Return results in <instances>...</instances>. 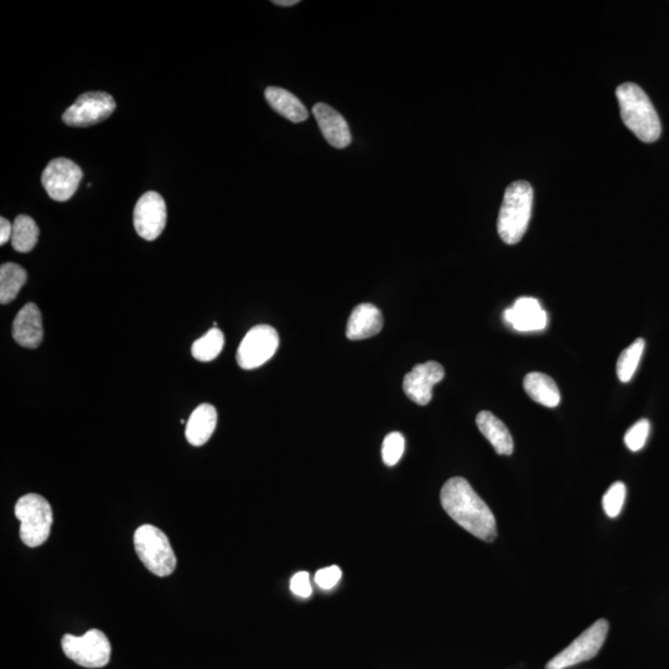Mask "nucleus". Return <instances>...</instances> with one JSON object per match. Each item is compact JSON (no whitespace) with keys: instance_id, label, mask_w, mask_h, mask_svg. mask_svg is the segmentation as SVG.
<instances>
[{"instance_id":"a211bd4d","label":"nucleus","mask_w":669,"mask_h":669,"mask_svg":"<svg viewBox=\"0 0 669 669\" xmlns=\"http://www.w3.org/2000/svg\"><path fill=\"white\" fill-rule=\"evenodd\" d=\"M476 424L481 434L494 446L497 454L511 455L513 453L515 444H513L510 430L502 420L491 412L484 411L477 414Z\"/></svg>"},{"instance_id":"6ab92c4d","label":"nucleus","mask_w":669,"mask_h":669,"mask_svg":"<svg viewBox=\"0 0 669 669\" xmlns=\"http://www.w3.org/2000/svg\"><path fill=\"white\" fill-rule=\"evenodd\" d=\"M266 100L274 111L289 119L290 122L300 123L307 121L309 112L307 107L292 92L280 87H268L266 90Z\"/></svg>"},{"instance_id":"9d476101","label":"nucleus","mask_w":669,"mask_h":669,"mask_svg":"<svg viewBox=\"0 0 669 669\" xmlns=\"http://www.w3.org/2000/svg\"><path fill=\"white\" fill-rule=\"evenodd\" d=\"M81 168L70 159L51 160L43 173V186L51 199L59 202L69 201L75 195L82 180Z\"/></svg>"},{"instance_id":"0eeeda50","label":"nucleus","mask_w":669,"mask_h":669,"mask_svg":"<svg viewBox=\"0 0 669 669\" xmlns=\"http://www.w3.org/2000/svg\"><path fill=\"white\" fill-rule=\"evenodd\" d=\"M609 632V622L606 620L596 621L588 630L574 640L562 652L558 653L553 660L548 662L547 669H567L577 666L579 663L593 660L604 646L606 636Z\"/></svg>"},{"instance_id":"4468645a","label":"nucleus","mask_w":669,"mask_h":669,"mask_svg":"<svg viewBox=\"0 0 669 669\" xmlns=\"http://www.w3.org/2000/svg\"><path fill=\"white\" fill-rule=\"evenodd\" d=\"M313 112L321 133L331 147L337 149L349 147L352 140L349 124L339 112L325 103H316Z\"/></svg>"},{"instance_id":"cd10ccee","label":"nucleus","mask_w":669,"mask_h":669,"mask_svg":"<svg viewBox=\"0 0 669 669\" xmlns=\"http://www.w3.org/2000/svg\"><path fill=\"white\" fill-rule=\"evenodd\" d=\"M341 577V569L333 565V567L319 570L315 575V583L321 589L330 590L340 582Z\"/></svg>"},{"instance_id":"f03ea898","label":"nucleus","mask_w":669,"mask_h":669,"mask_svg":"<svg viewBox=\"0 0 669 669\" xmlns=\"http://www.w3.org/2000/svg\"><path fill=\"white\" fill-rule=\"evenodd\" d=\"M616 97L625 126L642 142H656L662 132L661 121L645 91L629 82L617 87Z\"/></svg>"},{"instance_id":"7ed1b4c3","label":"nucleus","mask_w":669,"mask_h":669,"mask_svg":"<svg viewBox=\"0 0 669 669\" xmlns=\"http://www.w3.org/2000/svg\"><path fill=\"white\" fill-rule=\"evenodd\" d=\"M533 207V189L527 181H516L508 186L500 210L497 231L507 245H516L525 236L530 225Z\"/></svg>"},{"instance_id":"423d86ee","label":"nucleus","mask_w":669,"mask_h":669,"mask_svg":"<svg viewBox=\"0 0 669 669\" xmlns=\"http://www.w3.org/2000/svg\"><path fill=\"white\" fill-rule=\"evenodd\" d=\"M61 646L66 657L81 667L102 668L111 660V642L100 630L87 631L80 637L67 634L62 637Z\"/></svg>"},{"instance_id":"39448f33","label":"nucleus","mask_w":669,"mask_h":669,"mask_svg":"<svg viewBox=\"0 0 669 669\" xmlns=\"http://www.w3.org/2000/svg\"><path fill=\"white\" fill-rule=\"evenodd\" d=\"M14 511L20 521V538L25 546L40 547L48 541L54 521L48 500L38 494H28L20 497Z\"/></svg>"},{"instance_id":"a878e982","label":"nucleus","mask_w":669,"mask_h":669,"mask_svg":"<svg viewBox=\"0 0 669 669\" xmlns=\"http://www.w3.org/2000/svg\"><path fill=\"white\" fill-rule=\"evenodd\" d=\"M625 500L626 486L624 482H615L603 497V507L606 515L611 518L619 516Z\"/></svg>"},{"instance_id":"b1692460","label":"nucleus","mask_w":669,"mask_h":669,"mask_svg":"<svg viewBox=\"0 0 669 669\" xmlns=\"http://www.w3.org/2000/svg\"><path fill=\"white\" fill-rule=\"evenodd\" d=\"M645 347V340L637 339L621 352L616 366L617 377H619L621 382H630L631 378L634 377L637 367L640 365Z\"/></svg>"},{"instance_id":"dca6fc26","label":"nucleus","mask_w":669,"mask_h":669,"mask_svg":"<svg viewBox=\"0 0 669 669\" xmlns=\"http://www.w3.org/2000/svg\"><path fill=\"white\" fill-rule=\"evenodd\" d=\"M383 328L381 310L370 303L357 305L347 321L346 336L350 340H365L380 333Z\"/></svg>"},{"instance_id":"2eb2a0df","label":"nucleus","mask_w":669,"mask_h":669,"mask_svg":"<svg viewBox=\"0 0 669 669\" xmlns=\"http://www.w3.org/2000/svg\"><path fill=\"white\" fill-rule=\"evenodd\" d=\"M13 337L20 346L27 349H36L43 342V318L35 304L29 303L19 311L13 323Z\"/></svg>"},{"instance_id":"f257e3e1","label":"nucleus","mask_w":669,"mask_h":669,"mask_svg":"<svg viewBox=\"0 0 669 669\" xmlns=\"http://www.w3.org/2000/svg\"><path fill=\"white\" fill-rule=\"evenodd\" d=\"M440 501L445 512L464 530L482 541H495L497 527L494 513L468 480L453 477L446 481L440 492Z\"/></svg>"},{"instance_id":"aec40b11","label":"nucleus","mask_w":669,"mask_h":669,"mask_svg":"<svg viewBox=\"0 0 669 669\" xmlns=\"http://www.w3.org/2000/svg\"><path fill=\"white\" fill-rule=\"evenodd\" d=\"M523 388L534 402L554 408L560 403V392L556 381L542 372H531L523 380Z\"/></svg>"},{"instance_id":"c85d7f7f","label":"nucleus","mask_w":669,"mask_h":669,"mask_svg":"<svg viewBox=\"0 0 669 669\" xmlns=\"http://www.w3.org/2000/svg\"><path fill=\"white\" fill-rule=\"evenodd\" d=\"M290 590L300 598H309L313 593L311 588L309 573L299 572L290 580Z\"/></svg>"},{"instance_id":"5701e85b","label":"nucleus","mask_w":669,"mask_h":669,"mask_svg":"<svg viewBox=\"0 0 669 669\" xmlns=\"http://www.w3.org/2000/svg\"><path fill=\"white\" fill-rule=\"evenodd\" d=\"M225 346V336L220 329L214 328L196 340L191 347L194 359L200 362L214 361Z\"/></svg>"},{"instance_id":"393cba45","label":"nucleus","mask_w":669,"mask_h":669,"mask_svg":"<svg viewBox=\"0 0 669 669\" xmlns=\"http://www.w3.org/2000/svg\"><path fill=\"white\" fill-rule=\"evenodd\" d=\"M406 449V440L401 433L393 432L383 440L382 459L387 466H394L402 459Z\"/></svg>"},{"instance_id":"412c9836","label":"nucleus","mask_w":669,"mask_h":669,"mask_svg":"<svg viewBox=\"0 0 669 669\" xmlns=\"http://www.w3.org/2000/svg\"><path fill=\"white\" fill-rule=\"evenodd\" d=\"M27 271L17 263H4L0 267V303H12L27 283Z\"/></svg>"},{"instance_id":"20e7f679","label":"nucleus","mask_w":669,"mask_h":669,"mask_svg":"<svg viewBox=\"0 0 669 669\" xmlns=\"http://www.w3.org/2000/svg\"><path fill=\"white\" fill-rule=\"evenodd\" d=\"M134 547L144 567L157 577H169L176 569V556L167 534L158 527L143 525L134 533Z\"/></svg>"},{"instance_id":"c756f323","label":"nucleus","mask_w":669,"mask_h":669,"mask_svg":"<svg viewBox=\"0 0 669 669\" xmlns=\"http://www.w3.org/2000/svg\"><path fill=\"white\" fill-rule=\"evenodd\" d=\"M13 235V225L7 219H0V245L4 246L5 243L12 241Z\"/></svg>"},{"instance_id":"7c9ffc66","label":"nucleus","mask_w":669,"mask_h":669,"mask_svg":"<svg viewBox=\"0 0 669 669\" xmlns=\"http://www.w3.org/2000/svg\"><path fill=\"white\" fill-rule=\"evenodd\" d=\"M279 7H293V5L299 4V0H274L273 2Z\"/></svg>"},{"instance_id":"9b49d317","label":"nucleus","mask_w":669,"mask_h":669,"mask_svg":"<svg viewBox=\"0 0 669 669\" xmlns=\"http://www.w3.org/2000/svg\"><path fill=\"white\" fill-rule=\"evenodd\" d=\"M134 227L144 240L154 241L167 225V204L162 195L148 191L137 202L133 214Z\"/></svg>"},{"instance_id":"6e6552de","label":"nucleus","mask_w":669,"mask_h":669,"mask_svg":"<svg viewBox=\"0 0 669 669\" xmlns=\"http://www.w3.org/2000/svg\"><path fill=\"white\" fill-rule=\"evenodd\" d=\"M279 346L277 330L269 325L254 326L241 341L237 362L243 370H254L272 359Z\"/></svg>"},{"instance_id":"bb28decb","label":"nucleus","mask_w":669,"mask_h":669,"mask_svg":"<svg viewBox=\"0 0 669 669\" xmlns=\"http://www.w3.org/2000/svg\"><path fill=\"white\" fill-rule=\"evenodd\" d=\"M651 424L647 419H641L627 430L625 444L631 451H640L650 435Z\"/></svg>"},{"instance_id":"f8f14e48","label":"nucleus","mask_w":669,"mask_h":669,"mask_svg":"<svg viewBox=\"0 0 669 669\" xmlns=\"http://www.w3.org/2000/svg\"><path fill=\"white\" fill-rule=\"evenodd\" d=\"M445 371L440 363H420L407 373L403 380V391L418 406H427L433 398V388L443 381Z\"/></svg>"},{"instance_id":"f3484780","label":"nucleus","mask_w":669,"mask_h":669,"mask_svg":"<svg viewBox=\"0 0 669 669\" xmlns=\"http://www.w3.org/2000/svg\"><path fill=\"white\" fill-rule=\"evenodd\" d=\"M217 425V411L209 403L201 404L186 423L185 435L191 445L201 446L209 442Z\"/></svg>"},{"instance_id":"4be33fe9","label":"nucleus","mask_w":669,"mask_h":669,"mask_svg":"<svg viewBox=\"0 0 669 669\" xmlns=\"http://www.w3.org/2000/svg\"><path fill=\"white\" fill-rule=\"evenodd\" d=\"M39 227L27 215H19L13 223L12 246L19 253H28L34 250L39 240Z\"/></svg>"},{"instance_id":"1a4fd4ad","label":"nucleus","mask_w":669,"mask_h":669,"mask_svg":"<svg viewBox=\"0 0 669 669\" xmlns=\"http://www.w3.org/2000/svg\"><path fill=\"white\" fill-rule=\"evenodd\" d=\"M116 101L106 92H87L67 108L62 121L70 127H91L106 121L116 111Z\"/></svg>"},{"instance_id":"ddd939ff","label":"nucleus","mask_w":669,"mask_h":669,"mask_svg":"<svg viewBox=\"0 0 669 669\" xmlns=\"http://www.w3.org/2000/svg\"><path fill=\"white\" fill-rule=\"evenodd\" d=\"M503 318L520 333H531L546 329L547 313L537 299L523 297L517 299L513 307L503 313Z\"/></svg>"}]
</instances>
